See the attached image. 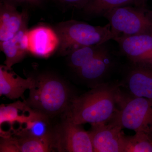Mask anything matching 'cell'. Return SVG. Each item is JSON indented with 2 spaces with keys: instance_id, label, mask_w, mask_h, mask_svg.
Masks as SVG:
<instances>
[{
  "instance_id": "cell-1",
  "label": "cell",
  "mask_w": 152,
  "mask_h": 152,
  "mask_svg": "<svg viewBox=\"0 0 152 152\" xmlns=\"http://www.w3.org/2000/svg\"><path fill=\"white\" fill-rule=\"evenodd\" d=\"M120 83H103L88 92L74 96L65 119L77 124L91 125L109 122L118 108Z\"/></svg>"
},
{
  "instance_id": "cell-2",
  "label": "cell",
  "mask_w": 152,
  "mask_h": 152,
  "mask_svg": "<svg viewBox=\"0 0 152 152\" xmlns=\"http://www.w3.org/2000/svg\"><path fill=\"white\" fill-rule=\"evenodd\" d=\"M35 80L26 103L48 117L64 113L74 97L65 82L48 74L39 75Z\"/></svg>"
},
{
  "instance_id": "cell-3",
  "label": "cell",
  "mask_w": 152,
  "mask_h": 152,
  "mask_svg": "<svg viewBox=\"0 0 152 152\" xmlns=\"http://www.w3.org/2000/svg\"><path fill=\"white\" fill-rule=\"evenodd\" d=\"M54 29L59 40L58 51L63 56L81 47L105 43L114 37L109 23L104 26H93L70 20L60 23Z\"/></svg>"
},
{
  "instance_id": "cell-4",
  "label": "cell",
  "mask_w": 152,
  "mask_h": 152,
  "mask_svg": "<svg viewBox=\"0 0 152 152\" xmlns=\"http://www.w3.org/2000/svg\"><path fill=\"white\" fill-rule=\"evenodd\" d=\"M110 121L135 132H143L151 135L152 130V100L129 94L121 89L118 108ZM109 121V122H110Z\"/></svg>"
},
{
  "instance_id": "cell-5",
  "label": "cell",
  "mask_w": 152,
  "mask_h": 152,
  "mask_svg": "<svg viewBox=\"0 0 152 152\" xmlns=\"http://www.w3.org/2000/svg\"><path fill=\"white\" fill-rule=\"evenodd\" d=\"M108 20L117 38L141 34H152V11L145 7L122 6L110 11L104 16Z\"/></svg>"
},
{
  "instance_id": "cell-6",
  "label": "cell",
  "mask_w": 152,
  "mask_h": 152,
  "mask_svg": "<svg viewBox=\"0 0 152 152\" xmlns=\"http://www.w3.org/2000/svg\"><path fill=\"white\" fill-rule=\"evenodd\" d=\"M55 149L59 152H93L94 148L89 132L82 125L65 119L53 131Z\"/></svg>"
},
{
  "instance_id": "cell-7",
  "label": "cell",
  "mask_w": 152,
  "mask_h": 152,
  "mask_svg": "<svg viewBox=\"0 0 152 152\" xmlns=\"http://www.w3.org/2000/svg\"><path fill=\"white\" fill-rule=\"evenodd\" d=\"M91 126L94 152H124L126 135L120 126L111 121Z\"/></svg>"
},
{
  "instance_id": "cell-8",
  "label": "cell",
  "mask_w": 152,
  "mask_h": 152,
  "mask_svg": "<svg viewBox=\"0 0 152 152\" xmlns=\"http://www.w3.org/2000/svg\"><path fill=\"white\" fill-rule=\"evenodd\" d=\"M130 63L120 86L129 94L152 100V66Z\"/></svg>"
},
{
  "instance_id": "cell-9",
  "label": "cell",
  "mask_w": 152,
  "mask_h": 152,
  "mask_svg": "<svg viewBox=\"0 0 152 152\" xmlns=\"http://www.w3.org/2000/svg\"><path fill=\"white\" fill-rule=\"evenodd\" d=\"M115 41L130 62L152 66V34L127 36L117 38Z\"/></svg>"
},
{
  "instance_id": "cell-10",
  "label": "cell",
  "mask_w": 152,
  "mask_h": 152,
  "mask_svg": "<svg viewBox=\"0 0 152 152\" xmlns=\"http://www.w3.org/2000/svg\"><path fill=\"white\" fill-rule=\"evenodd\" d=\"M26 12H20L10 0H1L0 42L10 39L25 27L27 26Z\"/></svg>"
},
{
  "instance_id": "cell-11",
  "label": "cell",
  "mask_w": 152,
  "mask_h": 152,
  "mask_svg": "<svg viewBox=\"0 0 152 152\" xmlns=\"http://www.w3.org/2000/svg\"><path fill=\"white\" fill-rule=\"evenodd\" d=\"M29 53L35 56L46 58L58 50L59 40L54 29L39 26L28 30Z\"/></svg>"
},
{
  "instance_id": "cell-12",
  "label": "cell",
  "mask_w": 152,
  "mask_h": 152,
  "mask_svg": "<svg viewBox=\"0 0 152 152\" xmlns=\"http://www.w3.org/2000/svg\"><path fill=\"white\" fill-rule=\"evenodd\" d=\"M114 63L110 52L106 48L85 65L75 71L82 80L91 84L94 87L104 83V79L110 72Z\"/></svg>"
},
{
  "instance_id": "cell-13",
  "label": "cell",
  "mask_w": 152,
  "mask_h": 152,
  "mask_svg": "<svg viewBox=\"0 0 152 152\" xmlns=\"http://www.w3.org/2000/svg\"><path fill=\"white\" fill-rule=\"evenodd\" d=\"M10 70L5 66L0 67V96L12 100L23 97L26 90L34 86V77L23 78Z\"/></svg>"
},
{
  "instance_id": "cell-14",
  "label": "cell",
  "mask_w": 152,
  "mask_h": 152,
  "mask_svg": "<svg viewBox=\"0 0 152 152\" xmlns=\"http://www.w3.org/2000/svg\"><path fill=\"white\" fill-rule=\"evenodd\" d=\"M28 29L25 27L8 40L0 42V48L4 54L5 66L10 70L12 66L24 58L29 53Z\"/></svg>"
},
{
  "instance_id": "cell-15",
  "label": "cell",
  "mask_w": 152,
  "mask_h": 152,
  "mask_svg": "<svg viewBox=\"0 0 152 152\" xmlns=\"http://www.w3.org/2000/svg\"><path fill=\"white\" fill-rule=\"evenodd\" d=\"M42 114L31 108L26 102L17 101L8 105L2 104L0 107V126L6 123L12 126L18 123L21 126Z\"/></svg>"
},
{
  "instance_id": "cell-16",
  "label": "cell",
  "mask_w": 152,
  "mask_h": 152,
  "mask_svg": "<svg viewBox=\"0 0 152 152\" xmlns=\"http://www.w3.org/2000/svg\"><path fill=\"white\" fill-rule=\"evenodd\" d=\"M135 5V0H88L82 9L89 16L104 17L113 9L122 6Z\"/></svg>"
},
{
  "instance_id": "cell-17",
  "label": "cell",
  "mask_w": 152,
  "mask_h": 152,
  "mask_svg": "<svg viewBox=\"0 0 152 152\" xmlns=\"http://www.w3.org/2000/svg\"><path fill=\"white\" fill-rule=\"evenodd\" d=\"M20 127L18 131V136L46 138L51 137L53 134V131L49 128L48 116L43 114Z\"/></svg>"
},
{
  "instance_id": "cell-18",
  "label": "cell",
  "mask_w": 152,
  "mask_h": 152,
  "mask_svg": "<svg viewBox=\"0 0 152 152\" xmlns=\"http://www.w3.org/2000/svg\"><path fill=\"white\" fill-rule=\"evenodd\" d=\"M81 47L68 55L69 65L75 71L85 65L107 48L106 43Z\"/></svg>"
},
{
  "instance_id": "cell-19",
  "label": "cell",
  "mask_w": 152,
  "mask_h": 152,
  "mask_svg": "<svg viewBox=\"0 0 152 152\" xmlns=\"http://www.w3.org/2000/svg\"><path fill=\"white\" fill-rule=\"evenodd\" d=\"M16 138L21 152H50L55 149L53 134L51 137L39 138L26 136Z\"/></svg>"
},
{
  "instance_id": "cell-20",
  "label": "cell",
  "mask_w": 152,
  "mask_h": 152,
  "mask_svg": "<svg viewBox=\"0 0 152 152\" xmlns=\"http://www.w3.org/2000/svg\"><path fill=\"white\" fill-rule=\"evenodd\" d=\"M124 152H152V138L143 132L134 135L125 136Z\"/></svg>"
},
{
  "instance_id": "cell-21",
  "label": "cell",
  "mask_w": 152,
  "mask_h": 152,
  "mask_svg": "<svg viewBox=\"0 0 152 152\" xmlns=\"http://www.w3.org/2000/svg\"><path fill=\"white\" fill-rule=\"evenodd\" d=\"M0 152H20L16 138L6 137L2 139L0 144Z\"/></svg>"
},
{
  "instance_id": "cell-22",
  "label": "cell",
  "mask_w": 152,
  "mask_h": 152,
  "mask_svg": "<svg viewBox=\"0 0 152 152\" xmlns=\"http://www.w3.org/2000/svg\"><path fill=\"white\" fill-rule=\"evenodd\" d=\"M59 2L77 8L82 9L88 0H56Z\"/></svg>"
},
{
  "instance_id": "cell-23",
  "label": "cell",
  "mask_w": 152,
  "mask_h": 152,
  "mask_svg": "<svg viewBox=\"0 0 152 152\" xmlns=\"http://www.w3.org/2000/svg\"><path fill=\"white\" fill-rule=\"evenodd\" d=\"M10 1L16 2L25 3L29 4L37 5L41 4L42 0H10Z\"/></svg>"
},
{
  "instance_id": "cell-24",
  "label": "cell",
  "mask_w": 152,
  "mask_h": 152,
  "mask_svg": "<svg viewBox=\"0 0 152 152\" xmlns=\"http://www.w3.org/2000/svg\"><path fill=\"white\" fill-rule=\"evenodd\" d=\"M148 0H135V5L137 7H145L146 3Z\"/></svg>"
},
{
  "instance_id": "cell-25",
  "label": "cell",
  "mask_w": 152,
  "mask_h": 152,
  "mask_svg": "<svg viewBox=\"0 0 152 152\" xmlns=\"http://www.w3.org/2000/svg\"><path fill=\"white\" fill-rule=\"evenodd\" d=\"M151 137L152 138V130L151 131Z\"/></svg>"
}]
</instances>
